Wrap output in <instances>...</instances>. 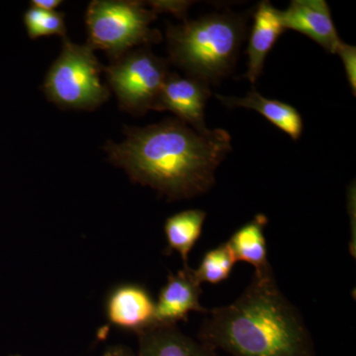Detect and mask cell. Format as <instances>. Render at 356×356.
<instances>
[{"label": "cell", "instance_id": "1", "mask_svg": "<svg viewBox=\"0 0 356 356\" xmlns=\"http://www.w3.org/2000/svg\"><path fill=\"white\" fill-rule=\"evenodd\" d=\"M121 144L110 142L109 161L131 179L170 200L202 195L215 184L220 163L232 152L226 130L200 133L178 119L145 128L128 127Z\"/></svg>", "mask_w": 356, "mask_h": 356}, {"label": "cell", "instance_id": "2", "mask_svg": "<svg viewBox=\"0 0 356 356\" xmlns=\"http://www.w3.org/2000/svg\"><path fill=\"white\" fill-rule=\"evenodd\" d=\"M199 336L233 356H315L303 318L273 273L254 275L236 301L211 310Z\"/></svg>", "mask_w": 356, "mask_h": 356}, {"label": "cell", "instance_id": "3", "mask_svg": "<svg viewBox=\"0 0 356 356\" xmlns=\"http://www.w3.org/2000/svg\"><path fill=\"white\" fill-rule=\"evenodd\" d=\"M245 36L247 17L233 13L207 14L166 29L172 63L209 86L235 69Z\"/></svg>", "mask_w": 356, "mask_h": 356}, {"label": "cell", "instance_id": "4", "mask_svg": "<svg viewBox=\"0 0 356 356\" xmlns=\"http://www.w3.org/2000/svg\"><path fill=\"white\" fill-rule=\"evenodd\" d=\"M156 14L144 2L95 0L86 11L88 44L106 51L113 60L139 44L158 43L161 33L151 29Z\"/></svg>", "mask_w": 356, "mask_h": 356}, {"label": "cell", "instance_id": "5", "mask_svg": "<svg viewBox=\"0 0 356 356\" xmlns=\"http://www.w3.org/2000/svg\"><path fill=\"white\" fill-rule=\"evenodd\" d=\"M102 70L88 44L65 39L60 56L44 79V95L63 108L95 109L109 97V89L100 79Z\"/></svg>", "mask_w": 356, "mask_h": 356}, {"label": "cell", "instance_id": "6", "mask_svg": "<svg viewBox=\"0 0 356 356\" xmlns=\"http://www.w3.org/2000/svg\"><path fill=\"white\" fill-rule=\"evenodd\" d=\"M122 109L133 115L154 110L168 77V63L147 49L132 50L105 67Z\"/></svg>", "mask_w": 356, "mask_h": 356}, {"label": "cell", "instance_id": "7", "mask_svg": "<svg viewBox=\"0 0 356 356\" xmlns=\"http://www.w3.org/2000/svg\"><path fill=\"white\" fill-rule=\"evenodd\" d=\"M211 96L209 84L191 76L168 74L154 110L170 111L197 132L208 131L205 108Z\"/></svg>", "mask_w": 356, "mask_h": 356}, {"label": "cell", "instance_id": "8", "mask_svg": "<svg viewBox=\"0 0 356 356\" xmlns=\"http://www.w3.org/2000/svg\"><path fill=\"white\" fill-rule=\"evenodd\" d=\"M281 19L285 30L302 33L327 53L337 54L343 43L325 0H293L286 10L281 11Z\"/></svg>", "mask_w": 356, "mask_h": 356}, {"label": "cell", "instance_id": "9", "mask_svg": "<svg viewBox=\"0 0 356 356\" xmlns=\"http://www.w3.org/2000/svg\"><path fill=\"white\" fill-rule=\"evenodd\" d=\"M201 294V283L189 266L170 274L156 303L154 324L177 325L187 321L191 312L205 313L207 310L200 304Z\"/></svg>", "mask_w": 356, "mask_h": 356}, {"label": "cell", "instance_id": "10", "mask_svg": "<svg viewBox=\"0 0 356 356\" xmlns=\"http://www.w3.org/2000/svg\"><path fill=\"white\" fill-rule=\"evenodd\" d=\"M284 31L281 11L269 1H261L254 14V23L245 51L248 57V72L243 77L252 83L257 81L264 70L267 55Z\"/></svg>", "mask_w": 356, "mask_h": 356}, {"label": "cell", "instance_id": "11", "mask_svg": "<svg viewBox=\"0 0 356 356\" xmlns=\"http://www.w3.org/2000/svg\"><path fill=\"white\" fill-rule=\"evenodd\" d=\"M154 310L156 303L151 295L138 285L117 288L107 301L109 322L138 332L154 324Z\"/></svg>", "mask_w": 356, "mask_h": 356}, {"label": "cell", "instance_id": "12", "mask_svg": "<svg viewBox=\"0 0 356 356\" xmlns=\"http://www.w3.org/2000/svg\"><path fill=\"white\" fill-rule=\"evenodd\" d=\"M139 334L138 356H218L214 348L185 336L177 325L154 324Z\"/></svg>", "mask_w": 356, "mask_h": 356}, {"label": "cell", "instance_id": "13", "mask_svg": "<svg viewBox=\"0 0 356 356\" xmlns=\"http://www.w3.org/2000/svg\"><path fill=\"white\" fill-rule=\"evenodd\" d=\"M216 97L229 108L243 107L259 112L271 124L287 134L293 140H298L301 137L303 132V119L298 110L287 103L268 99L255 90L250 91L245 97L220 95H217Z\"/></svg>", "mask_w": 356, "mask_h": 356}, {"label": "cell", "instance_id": "14", "mask_svg": "<svg viewBox=\"0 0 356 356\" xmlns=\"http://www.w3.org/2000/svg\"><path fill=\"white\" fill-rule=\"evenodd\" d=\"M267 221L268 220L266 215L257 214L252 221L238 229L228 241L236 261L252 264L254 267V275L257 276L273 273L267 259L266 240L264 236Z\"/></svg>", "mask_w": 356, "mask_h": 356}, {"label": "cell", "instance_id": "15", "mask_svg": "<svg viewBox=\"0 0 356 356\" xmlns=\"http://www.w3.org/2000/svg\"><path fill=\"white\" fill-rule=\"evenodd\" d=\"M205 211L185 210L168 218L165 224V233L168 248L181 257L184 266H188V255L203 231Z\"/></svg>", "mask_w": 356, "mask_h": 356}, {"label": "cell", "instance_id": "16", "mask_svg": "<svg viewBox=\"0 0 356 356\" xmlns=\"http://www.w3.org/2000/svg\"><path fill=\"white\" fill-rule=\"evenodd\" d=\"M236 262L233 250L226 242L204 255L200 266L194 269V275L201 284L203 282L218 284L228 280Z\"/></svg>", "mask_w": 356, "mask_h": 356}, {"label": "cell", "instance_id": "17", "mask_svg": "<svg viewBox=\"0 0 356 356\" xmlns=\"http://www.w3.org/2000/svg\"><path fill=\"white\" fill-rule=\"evenodd\" d=\"M24 23L31 39L53 35L65 38L67 34L65 14L58 11H44L31 6L24 14Z\"/></svg>", "mask_w": 356, "mask_h": 356}, {"label": "cell", "instance_id": "18", "mask_svg": "<svg viewBox=\"0 0 356 356\" xmlns=\"http://www.w3.org/2000/svg\"><path fill=\"white\" fill-rule=\"evenodd\" d=\"M337 55L341 58L344 70H346V77L350 83L351 90L353 95H355L356 91V49L355 46L341 43L337 51Z\"/></svg>", "mask_w": 356, "mask_h": 356}, {"label": "cell", "instance_id": "19", "mask_svg": "<svg viewBox=\"0 0 356 356\" xmlns=\"http://www.w3.org/2000/svg\"><path fill=\"white\" fill-rule=\"evenodd\" d=\"M149 3V7L156 13H172L177 17H184L191 6L189 2L185 1H152Z\"/></svg>", "mask_w": 356, "mask_h": 356}, {"label": "cell", "instance_id": "20", "mask_svg": "<svg viewBox=\"0 0 356 356\" xmlns=\"http://www.w3.org/2000/svg\"><path fill=\"white\" fill-rule=\"evenodd\" d=\"M62 3L60 0H33L31 6L44 11H57L56 9Z\"/></svg>", "mask_w": 356, "mask_h": 356}, {"label": "cell", "instance_id": "21", "mask_svg": "<svg viewBox=\"0 0 356 356\" xmlns=\"http://www.w3.org/2000/svg\"><path fill=\"white\" fill-rule=\"evenodd\" d=\"M102 356H131L127 351L122 350V348H115L107 350Z\"/></svg>", "mask_w": 356, "mask_h": 356}]
</instances>
